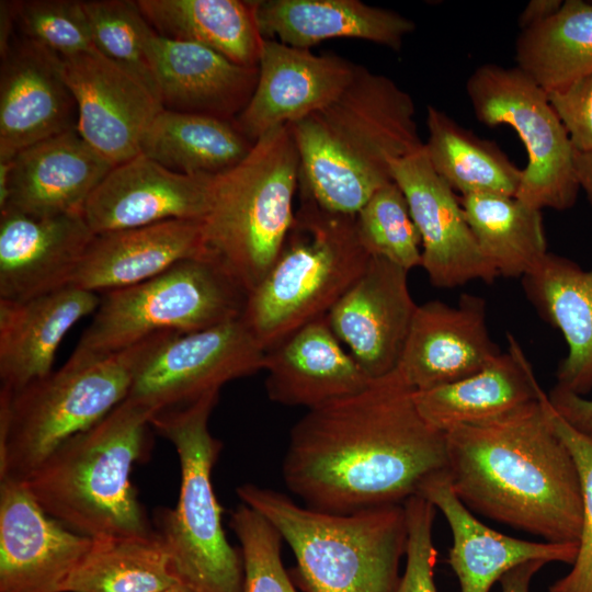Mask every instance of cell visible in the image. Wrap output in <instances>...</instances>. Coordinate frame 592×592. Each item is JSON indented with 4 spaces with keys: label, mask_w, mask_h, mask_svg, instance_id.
<instances>
[{
    "label": "cell",
    "mask_w": 592,
    "mask_h": 592,
    "mask_svg": "<svg viewBox=\"0 0 592 592\" xmlns=\"http://www.w3.org/2000/svg\"><path fill=\"white\" fill-rule=\"evenodd\" d=\"M547 394L501 418L446 432L454 493L482 514L549 543H578L582 493L574 459L554 430Z\"/></svg>",
    "instance_id": "2"
},
{
    "label": "cell",
    "mask_w": 592,
    "mask_h": 592,
    "mask_svg": "<svg viewBox=\"0 0 592 592\" xmlns=\"http://www.w3.org/2000/svg\"><path fill=\"white\" fill-rule=\"evenodd\" d=\"M299 197L282 249L240 317L265 352L325 317L371 258L355 215L329 212L300 192Z\"/></svg>",
    "instance_id": "6"
},
{
    "label": "cell",
    "mask_w": 592,
    "mask_h": 592,
    "mask_svg": "<svg viewBox=\"0 0 592 592\" xmlns=\"http://www.w3.org/2000/svg\"><path fill=\"white\" fill-rule=\"evenodd\" d=\"M299 171L286 124L262 135L243 160L214 178L201 221L203 243L248 295L273 265L292 227Z\"/></svg>",
    "instance_id": "7"
},
{
    "label": "cell",
    "mask_w": 592,
    "mask_h": 592,
    "mask_svg": "<svg viewBox=\"0 0 592 592\" xmlns=\"http://www.w3.org/2000/svg\"><path fill=\"white\" fill-rule=\"evenodd\" d=\"M179 582L164 542L153 533L92 538L60 592H161Z\"/></svg>",
    "instance_id": "35"
},
{
    "label": "cell",
    "mask_w": 592,
    "mask_h": 592,
    "mask_svg": "<svg viewBox=\"0 0 592 592\" xmlns=\"http://www.w3.org/2000/svg\"><path fill=\"white\" fill-rule=\"evenodd\" d=\"M77 127V102L59 58L15 31L1 53L0 161Z\"/></svg>",
    "instance_id": "19"
},
{
    "label": "cell",
    "mask_w": 592,
    "mask_h": 592,
    "mask_svg": "<svg viewBox=\"0 0 592 592\" xmlns=\"http://www.w3.org/2000/svg\"><path fill=\"white\" fill-rule=\"evenodd\" d=\"M460 203L480 251L499 275L523 278L547 255L540 209L498 194L464 195Z\"/></svg>",
    "instance_id": "34"
},
{
    "label": "cell",
    "mask_w": 592,
    "mask_h": 592,
    "mask_svg": "<svg viewBox=\"0 0 592 592\" xmlns=\"http://www.w3.org/2000/svg\"><path fill=\"white\" fill-rule=\"evenodd\" d=\"M419 496L440 510L452 531L447 562L462 592H489L511 569L532 560L572 565L578 543L531 542L504 535L480 522L454 493L447 473L434 476Z\"/></svg>",
    "instance_id": "24"
},
{
    "label": "cell",
    "mask_w": 592,
    "mask_h": 592,
    "mask_svg": "<svg viewBox=\"0 0 592 592\" xmlns=\"http://www.w3.org/2000/svg\"><path fill=\"white\" fill-rule=\"evenodd\" d=\"M82 2L95 48L134 72L158 95L147 54L149 39L155 30L144 16L137 1Z\"/></svg>",
    "instance_id": "38"
},
{
    "label": "cell",
    "mask_w": 592,
    "mask_h": 592,
    "mask_svg": "<svg viewBox=\"0 0 592 592\" xmlns=\"http://www.w3.org/2000/svg\"><path fill=\"white\" fill-rule=\"evenodd\" d=\"M424 151L435 172L464 195L515 196L522 170L493 141L478 137L442 110H426Z\"/></svg>",
    "instance_id": "33"
},
{
    "label": "cell",
    "mask_w": 592,
    "mask_h": 592,
    "mask_svg": "<svg viewBox=\"0 0 592 592\" xmlns=\"http://www.w3.org/2000/svg\"><path fill=\"white\" fill-rule=\"evenodd\" d=\"M237 494L288 544L306 592H395L408 539L403 504L335 514L253 483Z\"/></svg>",
    "instance_id": "5"
},
{
    "label": "cell",
    "mask_w": 592,
    "mask_h": 592,
    "mask_svg": "<svg viewBox=\"0 0 592 592\" xmlns=\"http://www.w3.org/2000/svg\"><path fill=\"white\" fill-rule=\"evenodd\" d=\"M356 64L333 53L314 54L266 39L258 82L234 119L252 143L274 127L295 122L335 99L354 76Z\"/></svg>",
    "instance_id": "20"
},
{
    "label": "cell",
    "mask_w": 592,
    "mask_h": 592,
    "mask_svg": "<svg viewBox=\"0 0 592 592\" xmlns=\"http://www.w3.org/2000/svg\"><path fill=\"white\" fill-rule=\"evenodd\" d=\"M15 30L23 38L59 58L95 48L82 1H12Z\"/></svg>",
    "instance_id": "39"
},
{
    "label": "cell",
    "mask_w": 592,
    "mask_h": 592,
    "mask_svg": "<svg viewBox=\"0 0 592 592\" xmlns=\"http://www.w3.org/2000/svg\"><path fill=\"white\" fill-rule=\"evenodd\" d=\"M417 307L408 286V271L371 257L326 318L365 374L375 379L396 369Z\"/></svg>",
    "instance_id": "16"
},
{
    "label": "cell",
    "mask_w": 592,
    "mask_h": 592,
    "mask_svg": "<svg viewBox=\"0 0 592 592\" xmlns=\"http://www.w3.org/2000/svg\"><path fill=\"white\" fill-rule=\"evenodd\" d=\"M91 544L47 514L23 480H0V592H60Z\"/></svg>",
    "instance_id": "15"
},
{
    "label": "cell",
    "mask_w": 592,
    "mask_h": 592,
    "mask_svg": "<svg viewBox=\"0 0 592 592\" xmlns=\"http://www.w3.org/2000/svg\"><path fill=\"white\" fill-rule=\"evenodd\" d=\"M574 166L580 189L588 194L592 202V152H576Z\"/></svg>",
    "instance_id": "47"
},
{
    "label": "cell",
    "mask_w": 592,
    "mask_h": 592,
    "mask_svg": "<svg viewBox=\"0 0 592 592\" xmlns=\"http://www.w3.org/2000/svg\"><path fill=\"white\" fill-rule=\"evenodd\" d=\"M392 181L402 191L422 241V264L431 284L453 288L499 276L480 251L460 198L431 166L424 151L390 162Z\"/></svg>",
    "instance_id": "14"
},
{
    "label": "cell",
    "mask_w": 592,
    "mask_h": 592,
    "mask_svg": "<svg viewBox=\"0 0 592 592\" xmlns=\"http://www.w3.org/2000/svg\"><path fill=\"white\" fill-rule=\"evenodd\" d=\"M161 592H192V591L179 582Z\"/></svg>",
    "instance_id": "48"
},
{
    "label": "cell",
    "mask_w": 592,
    "mask_h": 592,
    "mask_svg": "<svg viewBox=\"0 0 592 592\" xmlns=\"http://www.w3.org/2000/svg\"><path fill=\"white\" fill-rule=\"evenodd\" d=\"M287 126L299 155V192L345 215L392 181V160L424 146L411 95L361 65L335 99Z\"/></svg>",
    "instance_id": "3"
},
{
    "label": "cell",
    "mask_w": 592,
    "mask_h": 592,
    "mask_svg": "<svg viewBox=\"0 0 592 592\" xmlns=\"http://www.w3.org/2000/svg\"><path fill=\"white\" fill-rule=\"evenodd\" d=\"M546 410L549 421L570 451L580 478L582 493V531L578 555L571 570L555 581L548 592H592V437L569 424L550 405Z\"/></svg>",
    "instance_id": "41"
},
{
    "label": "cell",
    "mask_w": 592,
    "mask_h": 592,
    "mask_svg": "<svg viewBox=\"0 0 592 592\" xmlns=\"http://www.w3.org/2000/svg\"><path fill=\"white\" fill-rule=\"evenodd\" d=\"M202 255L208 254L196 220L173 219L94 234L70 286L104 293L145 282Z\"/></svg>",
    "instance_id": "25"
},
{
    "label": "cell",
    "mask_w": 592,
    "mask_h": 592,
    "mask_svg": "<svg viewBox=\"0 0 592 592\" xmlns=\"http://www.w3.org/2000/svg\"><path fill=\"white\" fill-rule=\"evenodd\" d=\"M214 178L178 173L139 153L103 178L82 214L93 234L173 219L202 221Z\"/></svg>",
    "instance_id": "18"
},
{
    "label": "cell",
    "mask_w": 592,
    "mask_h": 592,
    "mask_svg": "<svg viewBox=\"0 0 592 592\" xmlns=\"http://www.w3.org/2000/svg\"><path fill=\"white\" fill-rule=\"evenodd\" d=\"M234 121L163 109L147 128L140 153L183 174L217 175L250 152Z\"/></svg>",
    "instance_id": "32"
},
{
    "label": "cell",
    "mask_w": 592,
    "mask_h": 592,
    "mask_svg": "<svg viewBox=\"0 0 592 592\" xmlns=\"http://www.w3.org/2000/svg\"><path fill=\"white\" fill-rule=\"evenodd\" d=\"M522 282L527 298L567 343L556 387L584 396L592 389V269L547 253Z\"/></svg>",
    "instance_id": "30"
},
{
    "label": "cell",
    "mask_w": 592,
    "mask_h": 592,
    "mask_svg": "<svg viewBox=\"0 0 592 592\" xmlns=\"http://www.w3.org/2000/svg\"><path fill=\"white\" fill-rule=\"evenodd\" d=\"M267 397L311 409L353 395L372 380L331 330L326 316L265 353Z\"/></svg>",
    "instance_id": "27"
},
{
    "label": "cell",
    "mask_w": 592,
    "mask_h": 592,
    "mask_svg": "<svg viewBox=\"0 0 592 592\" xmlns=\"http://www.w3.org/2000/svg\"><path fill=\"white\" fill-rule=\"evenodd\" d=\"M466 93L480 123L510 126L526 149L515 197L540 210L570 208L580 189L576 150L547 92L516 66L485 64L467 79Z\"/></svg>",
    "instance_id": "11"
},
{
    "label": "cell",
    "mask_w": 592,
    "mask_h": 592,
    "mask_svg": "<svg viewBox=\"0 0 592 592\" xmlns=\"http://www.w3.org/2000/svg\"><path fill=\"white\" fill-rule=\"evenodd\" d=\"M59 60L77 102L81 137L114 166L138 156L147 128L163 110L158 95L98 49Z\"/></svg>",
    "instance_id": "13"
},
{
    "label": "cell",
    "mask_w": 592,
    "mask_h": 592,
    "mask_svg": "<svg viewBox=\"0 0 592 592\" xmlns=\"http://www.w3.org/2000/svg\"><path fill=\"white\" fill-rule=\"evenodd\" d=\"M229 526L241 547L242 592H298L282 562L284 540L263 515L242 503L231 513Z\"/></svg>",
    "instance_id": "40"
},
{
    "label": "cell",
    "mask_w": 592,
    "mask_h": 592,
    "mask_svg": "<svg viewBox=\"0 0 592 592\" xmlns=\"http://www.w3.org/2000/svg\"><path fill=\"white\" fill-rule=\"evenodd\" d=\"M499 354L485 299L463 294L455 306L441 300L418 305L396 371L411 388L425 390L473 375Z\"/></svg>",
    "instance_id": "21"
},
{
    "label": "cell",
    "mask_w": 592,
    "mask_h": 592,
    "mask_svg": "<svg viewBox=\"0 0 592 592\" xmlns=\"http://www.w3.org/2000/svg\"><path fill=\"white\" fill-rule=\"evenodd\" d=\"M413 394L395 369L308 409L283 460L289 491L310 509L349 514L403 504L447 473L446 435L421 417Z\"/></svg>",
    "instance_id": "1"
},
{
    "label": "cell",
    "mask_w": 592,
    "mask_h": 592,
    "mask_svg": "<svg viewBox=\"0 0 592 592\" xmlns=\"http://www.w3.org/2000/svg\"><path fill=\"white\" fill-rule=\"evenodd\" d=\"M545 565L544 561L532 560L511 569L500 579L502 592H530L532 578Z\"/></svg>",
    "instance_id": "45"
},
{
    "label": "cell",
    "mask_w": 592,
    "mask_h": 592,
    "mask_svg": "<svg viewBox=\"0 0 592 592\" xmlns=\"http://www.w3.org/2000/svg\"><path fill=\"white\" fill-rule=\"evenodd\" d=\"M219 391L155 414L151 426L174 446L181 468L179 499L160 517V537L179 581L192 592H242L243 565L221 523L212 471L223 444L209 431Z\"/></svg>",
    "instance_id": "9"
},
{
    "label": "cell",
    "mask_w": 592,
    "mask_h": 592,
    "mask_svg": "<svg viewBox=\"0 0 592 592\" xmlns=\"http://www.w3.org/2000/svg\"><path fill=\"white\" fill-rule=\"evenodd\" d=\"M247 298L216 259L183 260L145 282L102 293L66 364L100 361L157 333H190L238 319Z\"/></svg>",
    "instance_id": "10"
},
{
    "label": "cell",
    "mask_w": 592,
    "mask_h": 592,
    "mask_svg": "<svg viewBox=\"0 0 592 592\" xmlns=\"http://www.w3.org/2000/svg\"><path fill=\"white\" fill-rule=\"evenodd\" d=\"M262 36L310 49L332 38H357L400 50L415 30L400 13L360 0H258Z\"/></svg>",
    "instance_id": "29"
},
{
    "label": "cell",
    "mask_w": 592,
    "mask_h": 592,
    "mask_svg": "<svg viewBox=\"0 0 592 592\" xmlns=\"http://www.w3.org/2000/svg\"><path fill=\"white\" fill-rule=\"evenodd\" d=\"M99 303L96 293L73 286L25 300L0 299V390L15 392L50 374L66 333Z\"/></svg>",
    "instance_id": "26"
},
{
    "label": "cell",
    "mask_w": 592,
    "mask_h": 592,
    "mask_svg": "<svg viewBox=\"0 0 592 592\" xmlns=\"http://www.w3.org/2000/svg\"><path fill=\"white\" fill-rule=\"evenodd\" d=\"M77 129L38 141L0 161V212L31 216L82 213L114 168Z\"/></svg>",
    "instance_id": "17"
},
{
    "label": "cell",
    "mask_w": 592,
    "mask_h": 592,
    "mask_svg": "<svg viewBox=\"0 0 592 592\" xmlns=\"http://www.w3.org/2000/svg\"><path fill=\"white\" fill-rule=\"evenodd\" d=\"M408 526L406 567L395 592H437L434 567L437 550L433 544L435 506L422 496L405 503Z\"/></svg>",
    "instance_id": "42"
},
{
    "label": "cell",
    "mask_w": 592,
    "mask_h": 592,
    "mask_svg": "<svg viewBox=\"0 0 592 592\" xmlns=\"http://www.w3.org/2000/svg\"><path fill=\"white\" fill-rule=\"evenodd\" d=\"M147 54L166 110L234 121L258 82V67L240 66L213 49L156 31Z\"/></svg>",
    "instance_id": "23"
},
{
    "label": "cell",
    "mask_w": 592,
    "mask_h": 592,
    "mask_svg": "<svg viewBox=\"0 0 592 592\" xmlns=\"http://www.w3.org/2000/svg\"><path fill=\"white\" fill-rule=\"evenodd\" d=\"M547 395L553 408L569 424L592 437V398L556 386Z\"/></svg>",
    "instance_id": "44"
},
{
    "label": "cell",
    "mask_w": 592,
    "mask_h": 592,
    "mask_svg": "<svg viewBox=\"0 0 592 592\" xmlns=\"http://www.w3.org/2000/svg\"><path fill=\"white\" fill-rule=\"evenodd\" d=\"M153 334L100 361L0 390V480H23L61 444L96 424L128 395L144 361L168 337Z\"/></svg>",
    "instance_id": "8"
},
{
    "label": "cell",
    "mask_w": 592,
    "mask_h": 592,
    "mask_svg": "<svg viewBox=\"0 0 592 592\" xmlns=\"http://www.w3.org/2000/svg\"><path fill=\"white\" fill-rule=\"evenodd\" d=\"M561 0H531L521 12L517 24L522 30L536 26L551 18L562 5Z\"/></svg>",
    "instance_id": "46"
},
{
    "label": "cell",
    "mask_w": 592,
    "mask_h": 592,
    "mask_svg": "<svg viewBox=\"0 0 592 592\" xmlns=\"http://www.w3.org/2000/svg\"><path fill=\"white\" fill-rule=\"evenodd\" d=\"M151 418L150 411L125 399L61 444L23 481L47 514L78 534L152 535L130 482L133 465L148 446Z\"/></svg>",
    "instance_id": "4"
},
{
    "label": "cell",
    "mask_w": 592,
    "mask_h": 592,
    "mask_svg": "<svg viewBox=\"0 0 592 592\" xmlns=\"http://www.w3.org/2000/svg\"><path fill=\"white\" fill-rule=\"evenodd\" d=\"M93 236L82 213L0 212V299L25 300L70 286Z\"/></svg>",
    "instance_id": "22"
},
{
    "label": "cell",
    "mask_w": 592,
    "mask_h": 592,
    "mask_svg": "<svg viewBox=\"0 0 592 592\" xmlns=\"http://www.w3.org/2000/svg\"><path fill=\"white\" fill-rule=\"evenodd\" d=\"M547 94L576 152H592V73Z\"/></svg>",
    "instance_id": "43"
},
{
    "label": "cell",
    "mask_w": 592,
    "mask_h": 592,
    "mask_svg": "<svg viewBox=\"0 0 592 592\" xmlns=\"http://www.w3.org/2000/svg\"><path fill=\"white\" fill-rule=\"evenodd\" d=\"M161 36L195 43L243 67H258L263 43L258 0H137Z\"/></svg>",
    "instance_id": "31"
},
{
    "label": "cell",
    "mask_w": 592,
    "mask_h": 592,
    "mask_svg": "<svg viewBox=\"0 0 592 592\" xmlns=\"http://www.w3.org/2000/svg\"><path fill=\"white\" fill-rule=\"evenodd\" d=\"M509 350L477 373L439 387L414 390L421 417L434 429L448 432L509 414L539 399L544 390L516 339L508 334Z\"/></svg>",
    "instance_id": "28"
},
{
    "label": "cell",
    "mask_w": 592,
    "mask_h": 592,
    "mask_svg": "<svg viewBox=\"0 0 592 592\" xmlns=\"http://www.w3.org/2000/svg\"><path fill=\"white\" fill-rule=\"evenodd\" d=\"M265 353L241 318L173 333L144 361L125 399L153 417L263 369Z\"/></svg>",
    "instance_id": "12"
},
{
    "label": "cell",
    "mask_w": 592,
    "mask_h": 592,
    "mask_svg": "<svg viewBox=\"0 0 592 592\" xmlns=\"http://www.w3.org/2000/svg\"><path fill=\"white\" fill-rule=\"evenodd\" d=\"M515 61L547 93L592 73V3L566 0L547 21L522 30Z\"/></svg>",
    "instance_id": "36"
},
{
    "label": "cell",
    "mask_w": 592,
    "mask_h": 592,
    "mask_svg": "<svg viewBox=\"0 0 592 592\" xmlns=\"http://www.w3.org/2000/svg\"><path fill=\"white\" fill-rule=\"evenodd\" d=\"M358 239L371 257L406 271L422 264V241L407 200L395 181L378 189L355 214Z\"/></svg>",
    "instance_id": "37"
}]
</instances>
